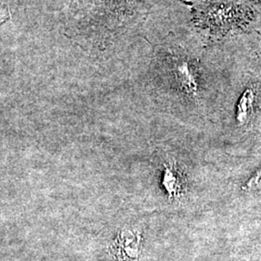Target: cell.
Listing matches in <instances>:
<instances>
[{
    "label": "cell",
    "mask_w": 261,
    "mask_h": 261,
    "mask_svg": "<svg viewBox=\"0 0 261 261\" xmlns=\"http://www.w3.org/2000/svg\"><path fill=\"white\" fill-rule=\"evenodd\" d=\"M163 185L170 199H178L184 196L187 190L186 177L175 162H169L165 165Z\"/></svg>",
    "instance_id": "cell-1"
},
{
    "label": "cell",
    "mask_w": 261,
    "mask_h": 261,
    "mask_svg": "<svg viewBox=\"0 0 261 261\" xmlns=\"http://www.w3.org/2000/svg\"><path fill=\"white\" fill-rule=\"evenodd\" d=\"M173 74L180 88L188 95L196 96L198 90L195 67L185 58L177 59L173 64Z\"/></svg>",
    "instance_id": "cell-2"
},
{
    "label": "cell",
    "mask_w": 261,
    "mask_h": 261,
    "mask_svg": "<svg viewBox=\"0 0 261 261\" xmlns=\"http://www.w3.org/2000/svg\"><path fill=\"white\" fill-rule=\"evenodd\" d=\"M252 103V92L251 90H248L246 93L243 95L242 99L238 106V112H237V118L238 120L243 123L248 118V113L251 111Z\"/></svg>",
    "instance_id": "cell-3"
}]
</instances>
